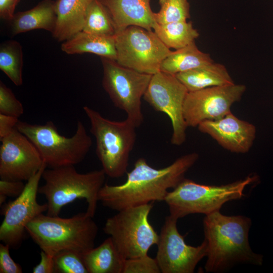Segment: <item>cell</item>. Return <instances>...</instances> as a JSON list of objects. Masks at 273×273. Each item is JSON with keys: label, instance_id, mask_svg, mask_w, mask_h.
Listing matches in <instances>:
<instances>
[{"label": "cell", "instance_id": "6da1fadb", "mask_svg": "<svg viewBox=\"0 0 273 273\" xmlns=\"http://www.w3.org/2000/svg\"><path fill=\"white\" fill-rule=\"evenodd\" d=\"M199 158L197 153L183 155L162 168L150 166L144 158H139L127 173L125 181L119 185L104 184L98 199L102 205L119 211L124 209L164 201L170 189L185 178L186 173Z\"/></svg>", "mask_w": 273, "mask_h": 273}, {"label": "cell", "instance_id": "7a4b0ae2", "mask_svg": "<svg viewBox=\"0 0 273 273\" xmlns=\"http://www.w3.org/2000/svg\"><path fill=\"white\" fill-rule=\"evenodd\" d=\"M250 218L225 215L220 211L207 215L203 219L204 239L207 245L206 272L226 270L235 264L261 265L263 255L253 252L249 242Z\"/></svg>", "mask_w": 273, "mask_h": 273}, {"label": "cell", "instance_id": "3957f363", "mask_svg": "<svg viewBox=\"0 0 273 273\" xmlns=\"http://www.w3.org/2000/svg\"><path fill=\"white\" fill-rule=\"evenodd\" d=\"M86 212L69 218L41 213L26 227L33 241L48 254L54 256L63 250L82 253L94 247L98 228Z\"/></svg>", "mask_w": 273, "mask_h": 273}, {"label": "cell", "instance_id": "277c9868", "mask_svg": "<svg viewBox=\"0 0 273 273\" xmlns=\"http://www.w3.org/2000/svg\"><path fill=\"white\" fill-rule=\"evenodd\" d=\"M105 176L102 169L79 173L74 165L46 168L42 174L44 183L39 187L38 193L47 201V214L59 216L66 205L76 199H84L87 203L86 212L93 217Z\"/></svg>", "mask_w": 273, "mask_h": 273}, {"label": "cell", "instance_id": "5b68a950", "mask_svg": "<svg viewBox=\"0 0 273 273\" xmlns=\"http://www.w3.org/2000/svg\"><path fill=\"white\" fill-rule=\"evenodd\" d=\"M256 175L220 186L205 185L184 178L172 191H169L164 201L170 215L178 219L192 214L205 215L219 211L225 203L242 199L245 188L258 180Z\"/></svg>", "mask_w": 273, "mask_h": 273}, {"label": "cell", "instance_id": "8992f818", "mask_svg": "<svg viewBox=\"0 0 273 273\" xmlns=\"http://www.w3.org/2000/svg\"><path fill=\"white\" fill-rule=\"evenodd\" d=\"M83 110L89 119L102 169L111 178L122 177L127 173L130 154L136 141V127L127 118L114 121L88 106H84Z\"/></svg>", "mask_w": 273, "mask_h": 273}, {"label": "cell", "instance_id": "52a82bcc", "mask_svg": "<svg viewBox=\"0 0 273 273\" xmlns=\"http://www.w3.org/2000/svg\"><path fill=\"white\" fill-rule=\"evenodd\" d=\"M16 128L32 142L49 168L79 163L84 159L93 144L80 120L77 121L75 133L69 138L60 134L52 121L37 124L19 120Z\"/></svg>", "mask_w": 273, "mask_h": 273}, {"label": "cell", "instance_id": "ba28073f", "mask_svg": "<svg viewBox=\"0 0 273 273\" xmlns=\"http://www.w3.org/2000/svg\"><path fill=\"white\" fill-rule=\"evenodd\" d=\"M152 203L124 209L107 219L103 228L126 259L148 254L159 235L150 223Z\"/></svg>", "mask_w": 273, "mask_h": 273}, {"label": "cell", "instance_id": "9c48e42d", "mask_svg": "<svg viewBox=\"0 0 273 273\" xmlns=\"http://www.w3.org/2000/svg\"><path fill=\"white\" fill-rule=\"evenodd\" d=\"M101 58L103 88L114 105L124 111L126 118L139 127L144 121L142 99L152 75L123 67L115 60Z\"/></svg>", "mask_w": 273, "mask_h": 273}, {"label": "cell", "instance_id": "30bf717a", "mask_svg": "<svg viewBox=\"0 0 273 273\" xmlns=\"http://www.w3.org/2000/svg\"><path fill=\"white\" fill-rule=\"evenodd\" d=\"M114 36L116 61L141 73L159 72L162 62L172 52L154 31L140 26H129Z\"/></svg>", "mask_w": 273, "mask_h": 273}, {"label": "cell", "instance_id": "8fae6325", "mask_svg": "<svg viewBox=\"0 0 273 273\" xmlns=\"http://www.w3.org/2000/svg\"><path fill=\"white\" fill-rule=\"evenodd\" d=\"M188 90L174 75L159 71L152 75L143 99L154 110L170 118L172 132L171 143L183 145L186 140L183 108Z\"/></svg>", "mask_w": 273, "mask_h": 273}, {"label": "cell", "instance_id": "7c38bea8", "mask_svg": "<svg viewBox=\"0 0 273 273\" xmlns=\"http://www.w3.org/2000/svg\"><path fill=\"white\" fill-rule=\"evenodd\" d=\"M47 167L44 163L27 181L22 193L14 201L3 205L1 214L4 218L0 226V240L11 248L19 246L28 223L48 210L47 203L40 204L36 199L39 181Z\"/></svg>", "mask_w": 273, "mask_h": 273}, {"label": "cell", "instance_id": "4fadbf2b", "mask_svg": "<svg viewBox=\"0 0 273 273\" xmlns=\"http://www.w3.org/2000/svg\"><path fill=\"white\" fill-rule=\"evenodd\" d=\"M177 220L167 216L159 235L155 259L162 273H193L207 255L206 241L198 246L187 244L184 236L178 232Z\"/></svg>", "mask_w": 273, "mask_h": 273}, {"label": "cell", "instance_id": "5bb4252c", "mask_svg": "<svg viewBox=\"0 0 273 273\" xmlns=\"http://www.w3.org/2000/svg\"><path fill=\"white\" fill-rule=\"evenodd\" d=\"M246 89L245 85L234 83L189 92L183 108L187 127H197L204 121L217 120L232 112V105L241 99Z\"/></svg>", "mask_w": 273, "mask_h": 273}, {"label": "cell", "instance_id": "9a60e30c", "mask_svg": "<svg viewBox=\"0 0 273 273\" xmlns=\"http://www.w3.org/2000/svg\"><path fill=\"white\" fill-rule=\"evenodd\" d=\"M1 141V179L27 181L44 164L34 145L16 128Z\"/></svg>", "mask_w": 273, "mask_h": 273}, {"label": "cell", "instance_id": "2e32d148", "mask_svg": "<svg viewBox=\"0 0 273 273\" xmlns=\"http://www.w3.org/2000/svg\"><path fill=\"white\" fill-rule=\"evenodd\" d=\"M197 127L224 149L236 153L248 152L256 136L255 125L237 118L232 112L217 120L204 121Z\"/></svg>", "mask_w": 273, "mask_h": 273}, {"label": "cell", "instance_id": "e0dca14e", "mask_svg": "<svg viewBox=\"0 0 273 273\" xmlns=\"http://www.w3.org/2000/svg\"><path fill=\"white\" fill-rule=\"evenodd\" d=\"M108 10L115 34L130 26L152 30L157 23L150 6V0H100Z\"/></svg>", "mask_w": 273, "mask_h": 273}, {"label": "cell", "instance_id": "ac0fdd59", "mask_svg": "<svg viewBox=\"0 0 273 273\" xmlns=\"http://www.w3.org/2000/svg\"><path fill=\"white\" fill-rule=\"evenodd\" d=\"M92 1H56L57 23L53 37L59 41H65L82 31L86 10Z\"/></svg>", "mask_w": 273, "mask_h": 273}, {"label": "cell", "instance_id": "d6986e66", "mask_svg": "<svg viewBox=\"0 0 273 273\" xmlns=\"http://www.w3.org/2000/svg\"><path fill=\"white\" fill-rule=\"evenodd\" d=\"M14 35L35 29L54 32L57 23L56 2L42 0L33 8L15 14L10 21Z\"/></svg>", "mask_w": 273, "mask_h": 273}, {"label": "cell", "instance_id": "ffe728a7", "mask_svg": "<svg viewBox=\"0 0 273 273\" xmlns=\"http://www.w3.org/2000/svg\"><path fill=\"white\" fill-rule=\"evenodd\" d=\"M63 52L69 55L92 53L111 60H116L114 36H103L81 31L61 44Z\"/></svg>", "mask_w": 273, "mask_h": 273}, {"label": "cell", "instance_id": "44dd1931", "mask_svg": "<svg viewBox=\"0 0 273 273\" xmlns=\"http://www.w3.org/2000/svg\"><path fill=\"white\" fill-rule=\"evenodd\" d=\"M188 92L234 83L226 68L214 62L175 75Z\"/></svg>", "mask_w": 273, "mask_h": 273}, {"label": "cell", "instance_id": "7402d4cb", "mask_svg": "<svg viewBox=\"0 0 273 273\" xmlns=\"http://www.w3.org/2000/svg\"><path fill=\"white\" fill-rule=\"evenodd\" d=\"M82 255L88 273H122L125 259L110 237Z\"/></svg>", "mask_w": 273, "mask_h": 273}, {"label": "cell", "instance_id": "603a6c76", "mask_svg": "<svg viewBox=\"0 0 273 273\" xmlns=\"http://www.w3.org/2000/svg\"><path fill=\"white\" fill-rule=\"evenodd\" d=\"M213 62L210 55L200 51L193 42L172 51L162 62L160 71L175 75Z\"/></svg>", "mask_w": 273, "mask_h": 273}, {"label": "cell", "instance_id": "cb8c5ba5", "mask_svg": "<svg viewBox=\"0 0 273 273\" xmlns=\"http://www.w3.org/2000/svg\"><path fill=\"white\" fill-rule=\"evenodd\" d=\"M153 30L167 47L175 50L195 42L199 36L192 23L187 21L163 24L157 23Z\"/></svg>", "mask_w": 273, "mask_h": 273}, {"label": "cell", "instance_id": "d4e9b609", "mask_svg": "<svg viewBox=\"0 0 273 273\" xmlns=\"http://www.w3.org/2000/svg\"><path fill=\"white\" fill-rule=\"evenodd\" d=\"M22 47L14 40L2 42L0 46V69L16 86L23 83Z\"/></svg>", "mask_w": 273, "mask_h": 273}, {"label": "cell", "instance_id": "484cf974", "mask_svg": "<svg viewBox=\"0 0 273 273\" xmlns=\"http://www.w3.org/2000/svg\"><path fill=\"white\" fill-rule=\"evenodd\" d=\"M82 31L99 35H115L111 17L100 0H93L89 5Z\"/></svg>", "mask_w": 273, "mask_h": 273}, {"label": "cell", "instance_id": "4316f807", "mask_svg": "<svg viewBox=\"0 0 273 273\" xmlns=\"http://www.w3.org/2000/svg\"><path fill=\"white\" fill-rule=\"evenodd\" d=\"M159 11L154 17L159 24L185 21L190 18V4L188 0H159Z\"/></svg>", "mask_w": 273, "mask_h": 273}, {"label": "cell", "instance_id": "83f0119b", "mask_svg": "<svg viewBox=\"0 0 273 273\" xmlns=\"http://www.w3.org/2000/svg\"><path fill=\"white\" fill-rule=\"evenodd\" d=\"M82 253L73 250H63L54 257L55 273H88Z\"/></svg>", "mask_w": 273, "mask_h": 273}, {"label": "cell", "instance_id": "f1b7e54d", "mask_svg": "<svg viewBox=\"0 0 273 273\" xmlns=\"http://www.w3.org/2000/svg\"><path fill=\"white\" fill-rule=\"evenodd\" d=\"M24 112L22 103L12 90L0 81V113L19 118Z\"/></svg>", "mask_w": 273, "mask_h": 273}, {"label": "cell", "instance_id": "f546056e", "mask_svg": "<svg viewBox=\"0 0 273 273\" xmlns=\"http://www.w3.org/2000/svg\"><path fill=\"white\" fill-rule=\"evenodd\" d=\"M155 258L148 254L125 260L122 273H160Z\"/></svg>", "mask_w": 273, "mask_h": 273}, {"label": "cell", "instance_id": "4dcf8cb0", "mask_svg": "<svg viewBox=\"0 0 273 273\" xmlns=\"http://www.w3.org/2000/svg\"><path fill=\"white\" fill-rule=\"evenodd\" d=\"M10 248L9 245L0 244V272L22 273V267L13 260L10 254Z\"/></svg>", "mask_w": 273, "mask_h": 273}, {"label": "cell", "instance_id": "1f68e13d", "mask_svg": "<svg viewBox=\"0 0 273 273\" xmlns=\"http://www.w3.org/2000/svg\"><path fill=\"white\" fill-rule=\"evenodd\" d=\"M25 185L22 180H0V195L17 197L23 192Z\"/></svg>", "mask_w": 273, "mask_h": 273}, {"label": "cell", "instance_id": "d6a6232c", "mask_svg": "<svg viewBox=\"0 0 273 273\" xmlns=\"http://www.w3.org/2000/svg\"><path fill=\"white\" fill-rule=\"evenodd\" d=\"M54 257L43 250L40 252V261L33 267V273L54 272Z\"/></svg>", "mask_w": 273, "mask_h": 273}, {"label": "cell", "instance_id": "836d02e7", "mask_svg": "<svg viewBox=\"0 0 273 273\" xmlns=\"http://www.w3.org/2000/svg\"><path fill=\"white\" fill-rule=\"evenodd\" d=\"M19 121L18 117L0 113V140L16 128Z\"/></svg>", "mask_w": 273, "mask_h": 273}, {"label": "cell", "instance_id": "e575fe53", "mask_svg": "<svg viewBox=\"0 0 273 273\" xmlns=\"http://www.w3.org/2000/svg\"><path fill=\"white\" fill-rule=\"evenodd\" d=\"M19 1V0H0L1 18L11 21L15 15V9Z\"/></svg>", "mask_w": 273, "mask_h": 273}]
</instances>
